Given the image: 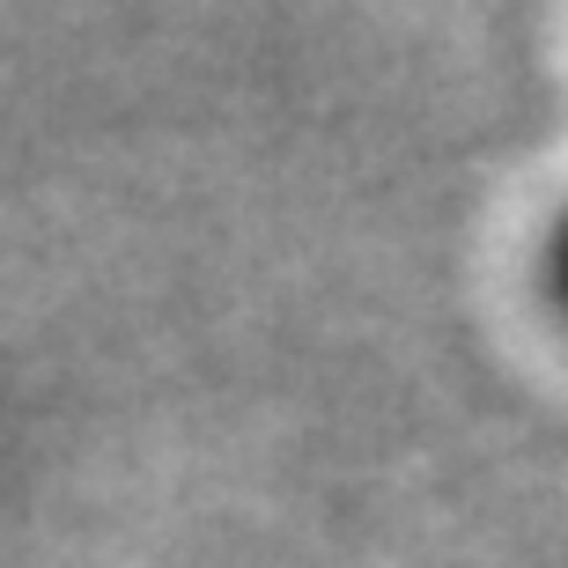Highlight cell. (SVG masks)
Segmentation results:
<instances>
[{
    "mask_svg": "<svg viewBox=\"0 0 568 568\" xmlns=\"http://www.w3.org/2000/svg\"><path fill=\"white\" fill-rule=\"evenodd\" d=\"M531 303L568 347V200H554V214L531 236Z\"/></svg>",
    "mask_w": 568,
    "mask_h": 568,
    "instance_id": "1",
    "label": "cell"
}]
</instances>
